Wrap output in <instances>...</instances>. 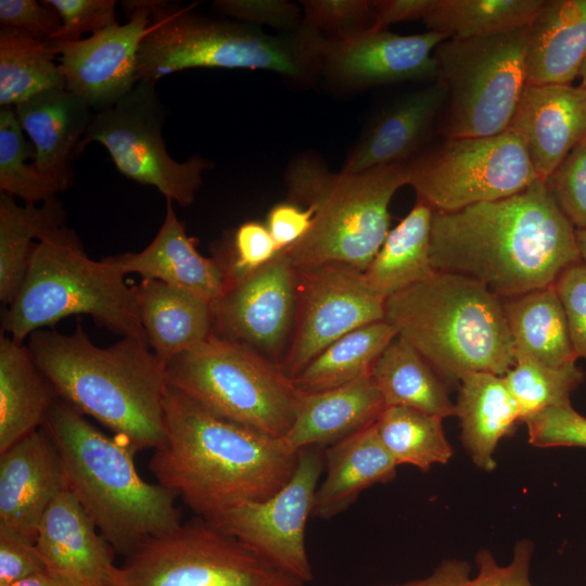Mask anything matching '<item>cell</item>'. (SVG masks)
Masks as SVG:
<instances>
[{"label":"cell","instance_id":"obj_54","mask_svg":"<svg viewBox=\"0 0 586 586\" xmlns=\"http://www.w3.org/2000/svg\"><path fill=\"white\" fill-rule=\"evenodd\" d=\"M10 586H78L69 579L48 570L35 573Z\"/></svg>","mask_w":586,"mask_h":586},{"label":"cell","instance_id":"obj_52","mask_svg":"<svg viewBox=\"0 0 586 586\" xmlns=\"http://www.w3.org/2000/svg\"><path fill=\"white\" fill-rule=\"evenodd\" d=\"M435 0H377L373 1L375 25L386 28L391 24L423 20Z\"/></svg>","mask_w":586,"mask_h":586},{"label":"cell","instance_id":"obj_56","mask_svg":"<svg viewBox=\"0 0 586 586\" xmlns=\"http://www.w3.org/2000/svg\"><path fill=\"white\" fill-rule=\"evenodd\" d=\"M579 75L582 77V87H584L586 89V61L584 62L582 68H581V72H579Z\"/></svg>","mask_w":586,"mask_h":586},{"label":"cell","instance_id":"obj_9","mask_svg":"<svg viewBox=\"0 0 586 586\" xmlns=\"http://www.w3.org/2000/svg\"><path fill=\"white\" fill-rule=\"evenodd\" d=\"M168 385L213 412L281 438L293 424L304 395L277 361L212 334L165 367Z\"/></svg>","mask_w":586,"mask_h":586},{"label":"cell","instance_id":"obj_36","mask_svg":"<svg viewBox=\"0 0 586 586\" xmlns=\"http://www.w3.org/2000/svg\"><path fill=\"white\" fill-rule=\"evenodd\" d=\"M48 40L21 29L0 28V106L15 105L51 89L65 88Z\"/></svg>","mask_w":586,"mask_h":586},{"label":"cell","instance_id":"obj_35","mask_svg":"<svg viewBox=\"0 0 586 586\" xmlns=\"http://www.w3.org/2000/svg\"><path fill=\"white\" fill-rule=\"evenodd\" d=\"M396 336L385 320L357 328L327 346L293 381L302 392L315 393L369 375Z\"/></svg>","mask_w":586,"mask_h":586},{"label":"cell","instance_id":"obj_55","mask_svg":"<svg viewBox=\"0 0 586 586\" xmlns=\"http://www.w3.org/2000/svg\"><path fill=\"white\" fill-rule=\"evenodd\" d=\"M575 233L581 259L586 264V228L575 229Z\"/></svg>","mask_w":586,"mask_h":586},{"label":"cell","instance_id":"obj_43","mask_svg":"<svg viewBox=\"0 0 586 586\" xmlns=\"http://www.w3.org/2000/svg\"><path fill=\"white\" fill-rule=\"evenodd\" d=\"M527 441L538 448H586V417L571 405L552 406L524 421Z\"/></svg>","mask_w":586,"mask_h":586},{"label":"cell","instance_id":"obj_42","mask_svg":"<svg viewBox=\"0 0 586 586\" xmlns=\"http://www.w3.org/2000/svg\"><path fill=\"white\" fill-rule=\"evenodd\" d=\"M545 182L573 227L586 228V138L568 153Z\"/></svg>","mask_w":586,"mask_h":586},{"label":"cell","instance_id":"obj_27","mask_svg":"<svg viewBox=\"0 0 586 586\" xmlns=\"http://www.w3.org/2000/svg\"><path fill=\"white\" fill-rule=\"evenodd\" d=\"M397 464L370 424L324 450L326 476L318 485L313 518L331 520L366 489L395 479Z\"/></svg>","mask_w":586,"mask_h":586},{"label":"cell","instance_id":"obj_32","mask_svg":"<svg viewBox=\"0 0 586 586\" xmlns=\"http://www.w3.org/2000/svg\"><path fill=\"white\" fill-rule=\"evenodd\" d=\"M502 306L514 349L550 367L576 362L565 313L553 284L502 300Z\"/></svg>","mask_w":586,"mask_h":586},{"label":"cell","instance_id":"obj_34","mask_svg":"<svg viewBox=\"0 0 586 586\" xmlns=\"http://www.w3.org/2000/svg\"><path fill=\"white\" fill-rule=\"evenodd\" d=\"M65 209L55 196L40 205L16 203L0 193V301L10 306L27 275L36 247L53 230L65 226Z\"/></svg>","mask_w":586,"mask_h":586},{"label":"cell","instance_id":"obj_41","mask_svg":"<svg viewBox=\"0 0 586 586\" xmlns=\"http://www.w3.org/2000/svg\"><path fill=\"white\" fill-rule=\"evenodd\" d=\"M301 26L311 31L326 30L344 38L375 25L373 1L303 0Z\"/></svg>","mask_w":586,"mask_h":586},{"label":"cell","instance_id":"obj_46","mask_svg":"<svg viewBox=\"0 0 586 586\" xmlns=\"http://www.w3.org/2000/svg\"><path fill=\"white\" fill-rule=\"evenodd\" d=\"M563 306L575 356L586 359V264L565 268L553 283Z\"/></svg>","mask_w":586,"mask_h":586},{"label":"cell","instance_id":"obj_38","mask_svg":"<svg viewBox=\"0 0 586 586\" xmlns=\"http://www.w3.org/2000/svg\"><path fill=\"white\" fill-rule=\"evenodd\" d=\"M543 0H435L422 20L448 38H472L527 27Z\"/></svg>","mask_w":586,"mask_h":586},{"label":"cell","instance_id":"obj_44","mask_svg":"<svg viewBox=\"0 0 586 586\" xmlns=\"http://www.w3.org/2000/svg\"><path fill=\"white\" fill-rule=\"evenodd\" d=\"M61 18L60 30L50 40L77 41L82 34H97L114 24L115 0H42Z\"/></svg>","mask_w":586,"mask_h":586},{"label":"cell","instance_id":"obj_15","mask_svg":"<svg viewBox=\"0 0 586 586\" xmlns=\"http://www.w3.org/2000/svg\"><path fill=\"white\" fill-rule=\"evenodd\" d=\"M296 270V317L279 362L292 380L334 341L385 317V298L369 288L362 270L339 263Z\"/></svg>","mask_w":586,"mask_h":586},{"label":"cell","instance_id":"obj_45","mask_svg":"<svg viewBox=\"0 0 586 586\" xmlns=\"http://www.w3.org/2000/svg\"><path fill=\"white\" fill-rule=\"evenodd\" d=\"M279 252L267 226L250 220L240 225L233 234L231 258L226 262L216 258L224 265L230 283L268 264Z\"/></svg>","mask_w":586,"mask_h":586},{"label":"cell","instance_id":"obj_47","mask_svg":"<svg viewBox=\"0 0 586 586\" xmlns=\"http://www.w3.org/2000/svg\"><path fill=\"white\" fill-rule=\"evenodd\" d=\"M534 545L530 539L519 540L511 561L500 565L488 549H480L474 558L477 573L468 586H533L530 577Z\"/></svg>","mask_w":586,"mask_h":586},{"label":"cell","instance_id":"obj_29","mask_svg":"<svg viewBox=\"0 0 586 586\" xmlns=\"http://www.w3.org/2000/svg\"><path fill=\"white\" fill-rule=\"evenodd\" d=\"M455 416L460 422L462 446L473 464L485 472L494 471L498 444L522 423L504 377L489 372L467 374L460 382Z\"/></svg>","mask_w":586,"mask_h":586},{"label":"cell","instance_id":"obj_53","mask_svg":"<svg viewBox=\"0 0 586 586\" xmlns=\"http://www.w3.org/2000/svg\"><path fill=\"white\" fill-rule=\"evenodd\" d=\"M471 572L469 562L461 559H446L425 577L374 586H468Z\"/></svg>","mask_w":586,"mask_h":586},{"label":"cell","instance_id":"obj_19","mask_svg":"<svg viewBox=\"0 0 586 586\" xmlns=\"http://www.w3.org/2000/svg\"><path fill=\"white\" fill-rule=\"evenodd\" d=\"M0 455V527L36 540L44 512L68 487L60 455L42 426Z\"/></svg>","mask_w":586,"mask_h":586},{"label":"cell","instance_id":"obj_37","mask_svg":"<svg viewBox=\"0 0 586 586\" xmlns=\"http://www.w3.org/2000/svg\"><path fill=\"white\" fill-rule=\"evenodd\" d=\"M374 425L397 466L409 464L426 472L453 458L454 448L445 435L441 417L392 406L384 408Z\"/></svg>","mask_w":586,"mask_h":586},{"label":"cell","instance_id":"obj_49","mask_svg":"<svg viewBox=\"0 0 586 586\" xmlns=\"http://www.w3.org/2000/svg\"><path fill=\"white\" fill-rule=\"evenodd\" d=\"M47 570L36 540L0 527V586Z\"/></svg>","mask_w":586,"mask_h":586},{"label":"cell","instance_id":"obj_18","mask_svg":"<svg viewBox=\"0 0 586 586\" xmlns=\"http://www.w3.org/2000/svg\"><path fill=\"white\" fill-rule=\"evenodd\" d=\"M447 35L428 30L398 35L377 25L358 34L326 39L321 66L343 86L362 88L405 80H437L435 48Z\"/></svg>","mask_w":586,"mask_h":586},{"label":"cell","instance_id":"obj_14","mask_svg":"<svg viewBox=\"0 0 586 586\" xmlns=\"http://www.w3.org/2000/svg\"><path fill=\"white\" fill-rule=\"evenodd\" d=\"M323 468L324 451L320 447L303 448L292 476L273 495L239 505L208 522L307 584L314 573L305 528Z\"/></svg>","mask_w":586,"mask_h":586},{"label":"cell","instance_id":"obj_33","mask_svg":"<svg viewBox=\"0 0 586 586\" xmlns=\"http://www.w3.org/2000/svg\"><path fill=\"white\" fill-rule=\"evenodd\" d=\"M371 377L385 407H409L443 419L455 416L448 384L415 347L398 335L377 360Z\"/></svg>","mask_w":586,"mask_h":586},{"label":"cell","instance_id":"obj_11","mask_svg":"<svg viewBox=\"0 0 586 586\" xmlns=\"http://www.w3.org/2000/svg\"><path fill=\"white\" fill-rule=\"evenodd\" d=\"M109 586H305L200 518L153 536L115 565Z\"/></svg>","mask_w":586,"mask_h":586},{"label":"cell","instance_id":"obj_39","mask_svg":"<svg viewBox=\"0 0 586 586\" xmlns=\"http://www.w3.org/2000/svg\"><path fill=\"white\" fill-rule=\"evenodd\" d=\"M585 377L576 362L550 367L514 349V365L504 379L524 423L546 408L571 403L572 393L579 387Z\"/></svg>","mask_w":586,"mask_h":586},{"label":"cell","instance_id":"obj_3","mask_svg":"<svg viewBox=\"0 0 586 586\" xmlns=\"http://www.w3.org/2000/svg\"><path fill=\"white\" fill-rule=\"evenodd\" d=\"M28 348L58 397L115 433L135 453L164 440L165 366L146 341L97 346L78 323L69 334L38 330Z\"/></svg>","mask_w":586,"mask_h":586},{"label":"cell","instance_id":"obj_6","mask_svg":"<svg viewBox=\"0 0 586 586\" xmlns=\"http://www.w3.org/2000/svg\"><path fill=\"white\" fill-rule=\"evenodd\" d=\"M289 198L314 211L311 227L282 251L295 269L339 263L365 271L390 229V203L408 184L407 163L331 173L310 156L286 171Z\"/></svg>","mask_w":586,"mask_h":586},{"label":"cell","instance_id":"obj_22","mask_svg":"<svg viewBox=\"0 0 586 586\" xmlns=\"http://www.w3.org/2000/svg\"><path fill=\"white\" fill-rule=\"evenodd\" d=\"M446 102L447 88L441 80L395 101L371 123L342 171L408 163L438 131Z\"/></svg>","mask_w":586,"mask_h":586},{"label":"cell","instance_id":"obj_13","mask_svg":"<svg viewBox=\"0 0 586 586\" xmlns=\"http://www.w3.org/2000/svg\"><path fill=\"white\" fill-rule=\"evenodd\" d=\"M163 120L155 82L139 80L114 106L93 113L78 156L89 143L99 142L125 177L155 187L166 200L188 206L195 200L204 170L214 165L199 154L184 162L174 160L163 139Z\"/></svg>","mask_w":586,"mask_h":586},{"label":"cell","instance_id":"obj_51","mask_svg":"<svg viewBox=\"0 0 586 586\" xmlns=\"http://www.w3.org/2000/svg\"><path fill=\"white\" fill-rule=\"evenodd\" d=\"M314 211L295 203H279L267 215L266 226L278 247L284 251L302 240L311 227Z\"/></svg>","mask_w":586,"mask_h":586},{"label":"cell","instance_id":"obj_28","mask_svg":"<svg viewBox=\"0 0 586 586\" xmlns=\"http://www.w3.org/2000/svg\"><path fill=\"white\" fill-rule=\"evenodd\" d=\"M132 288L150 347L165 367L213 334L212 303L155 279Z\"/></svg>","mask_w":586,"mask_h":586},{"label":"cell","instance_id":"obj_20","mask_svg":"<svg viewBox=\"0 0 586 586\" xmlns=\"http://www.w3.org/2000/svg\"><path fill=\"white\" fill-rule=\"evenodd\" d=\"M524 144L540 180L586 138V89L571 85H525L507 128Z\"/></svg>","mask_w":586,"mask_h":586},{"label":"cell","instance_id":"obj_1","mask_svg":"<svg viewBox=\"0 0 586 586\" xmlns=\"http://www.w3.org/2000/svg\"><path fill=\"white\" fill-rule=\"evenodd\" d=\"M579 260L575 228L540 179L508 198L433 213V268L471 277L501 300L551 285Z\"/></svg>","mask_w":586,"mask_h":586},{"label":"cell","instance_id":"obj_7","mask_svg":"<svg viewBox=\"0 0 586 586\" xmlns=\"http://www.w3.org/2000/svg\"><path fill=\"white\" fill-rule=\"evenodd\" d=\"M150 26L137 60L138 80L156 82L188 68L266 69L304 79L321 65L322 38L300 27L270 36L255 25L212 20L193 5L149 0Z\"/></svg>","mask_w":586,"mask_h":586},{"label":"cell","instance_id":"obj_50","mask_svg":"<svg viewBox=\"0 0 586 586\" xmlns=\"http://www.w3.org/2000/svg\"><path fill=\"white\" fill-rule=\"evenodd\" d=\"M0 23L43 40H50L62 26L58 13L36 0H0Z\"/></svg>","mask_w":586,"mask_h":586},{"label":"cell","instance_id":"obj_48","mask_svg":"<svg viewBox=\"0 0 586 586\" xmlns=\"http://www.w3.org/2000/svg\"><path fill=\"white\" fill-rule=\"evenodd\" d=\"M213 7L245 24H265L279 29L300 27V8L286 0H217Z\"/></svg>","mask_w":586,"mask_h":586},{"label":"cell","instance_id":"obj_23","mask_svg":"<svg viewBox=\"0 0 586 586\" xmlns=\"http://www.w3.org/2000/svg\"><path fill=\"white\" fill-rule=\"evenodd\" d=\"M67 487L49 506L36 545L46 569L78 586H109L114 549Z\"/></svg>","mask_w":586,"mask_h":586},{"label":"cell","instance_id":"obj_10","mask_svg":"<svg viewBox=\"0 0 586 586\" xmlns=\"http://www.w3.org/2000/svg\"><path fill=\"white\" fill-rule=\"evenodd\" d=\"M527 27L449 38L434 50L437 80L447 88L438 132L488 137L507 130L523 89Z\"/></svg>","mask_w":586,"mask_h":586},{"label":"cell","instance_id":"obj_17","mask_svg":"<svg viewBox=\"0 0 586 586\" xmlns=\"http://www.w3.org/2000/svg\"><path fill=\"white\" fill-rule=\"evenodd\" d=\"M128 22L77 41L48 40L60 55L65 88L92 111L114 106L137 85L140 44L150 26L149 0L124 1Z\"/></svg>","mask_w":586,"mask_h":586},{"label":"cell","instance_id":"obj_31","mask_svg":"<svg viewBox=\"0 0 586 586\" xmlns=\"http://www.w3.org/2000/svg\"><path fill=\"white\" fill-rule=\"evenodd\" d=\"M433 208L417 199L415 206L391 229L377 255L364 271L369 288L383 298L431 276Z\"/></svg>","mask_w":586,"mask_h":586},{"label":"cell","instance_id":"obj_12","mask_svg":"<svg viewBox=\"0 0 586 586\" xmlns=\"http://www.w3.org/2000/svg\"><path fill=\"white\" fill-rule=\"evenodd\" d=\"M407 167L417 199L441 212L508 198L539 179L523 142L508 129L488 137L444 138Z\"/></svg>","mask_w":586,"mask_h":586},{"label":"cell","instance_id":"obj_8","mask_svg":"<svg viewBox=\"0 0 586 586\" xmlns=\"http://www.w3.org/2000/svg\"><path fill=\"white\" fill-rule=\"evenodd\" d=\"M88 315L122 337L149 343L132 286L106 263L91 259L76 232L60 227L39 240L23 285L2 319L17 343L72 315Z\"/></svg>","mask_w":586,"mask_h":586},{"label":"cell","instance_id":"obj_25","mask_svg":"<svg viewBox=\"0 0 586 586\" xmlns=\"http://www.w3.org/2000/svg\"><path fill=\"white\" fill-rule=\"evenodd\" d=\"M384 408L371 374L334 388L304 393L293 424L281 440L293 451L329 447L373 424Z\"/></svg>","mask_w":586,"mask_h":586},{"label":"cell","instance_id":"obj_16","mask_svg":"<svg viewBox=\"0 0 586 586\" xmlns=\"http://www.w3.org/2000/svg\"><path fill=\"white\" fill-rule=\"evenodd\" d=\"M296 309L297 270L281 251L263 267L231 280L212 303L213 334L266 357L280 356L289 346Z\"/></svg>","mask_w":586,"mask_h":586},{"label":"cell","instance_id":"obj_26","mask_svg":"<svg viewBox=\"0 0 586 586\" xmlns=\"http://www.w3.org/2000/svg\"><path fill=\"white\" fill-rule=\"evenodd\" d=\"M586 61V0H543L527 26L526 85H571Z\"/></svg>","mask_w":586,"mask_h":586},{"label":"cell","instance_id":"obj_24","mask_svg":"<svg viewBox=\"0 0 586 586\" xmlns=\"http://www.w3.org/2000/svg\"><path fill=\"white\" fill-rule=\"evenodd\" d=\"M35 148L36 167L61 191L74 182L72 162L90 125L92 110L66 88L43 91L14 107Z\"/></svg>","mask_w":586,"mask_h":586},{"label":"cell","instance_id":"obj_5","mask_svg":"<svg viewBox=\"0 0 586 586\" xmlns=\"http://www.w3.org/2000/svg\"><path fill=\"white\" fill-rule=\"evenodd\" d=\"M447 383L472 372L504 377L514 345L502 300L477 280L435 270L385 300V317Z\"/></svg>","mask_w":586,"mask_h":586},{"label":"cell","instance_id":"obj_2","mask_svg":"<svg viewBox=\"0 0 586 586\" xmlns=\"http://www.w3.org/2000/svg\"><path fill=\"white\" fill-rule=\"evenodd\" d=\"M297 458L281 438L228 420L168 385L164 440L149 467L160 485L213 521L273 495L292 476Z\"/></svg>","mask_w":586,"mask_h":586},{"label":"cell","instance_id":"obj_40","mask_svg":"<svg viewBox=\"0 0 586 586\" xmlns=\"http://www.w3.org/2000/svg\"><path fill=\"white\" fill-rule=\"evenodd\" d=\"M13 107L0 109V190L24 204L43 203L56 196L59 186L35 165L34 145L26 141Z\"/></svg>","mask_w":586,"mask_h":586},{"label":"cell","instance_id":"obj_4","mask_svg":"<svg viewBox=\"0 0 586 586\" xmlns=\"http://www.w3.org/2000/svg\"><path fill=\"white\" fill-rule=\"evenodd\" d=\"M42 428L63 464L67 486L114 550L128 556L181 524L176 495L139 474L135 451L58 398Z\"/></svg>","mask_w":586,"mask_h":586},{"label":"cell","instance_id":"obj_21","mask_svg":"<svg viewBox=\"0 0 586 586\" xmlns=\"http://www.w3.org/2000/svg\"><path fill=\"white\" fill-rule=\"evenodd\" d=\"M126 276L138 273L188 291L209 303L224 295L229 277L216 257H205L196 249V239L188 235L167 200L165 219L152 242L141 252H127L102 259Z\"/></svg>","mask_w":586,"mask_h":586},{"label":"cell","instance_id":"obj_30","mask_svg":"<svg viewBox=\"0 0 586 586\" xmlns=\"http://www.w3.org/2000/svg\"><path fill=\"white\" fill-rule=\"evenodd\" d=\"M58 395L28 346L0 336V454L43 425Z\"/></svg>","mask_w":586,"mask_h":586}]
</instances>
